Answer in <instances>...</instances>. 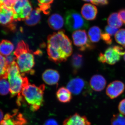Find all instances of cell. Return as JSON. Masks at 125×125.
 <instances>
[{
  "label": "cell",
  "instance_id": "1",
  "mask_svg": "<svg viewBox=\"0 0 125 125\" xmlns=\"http://www.w3.org/2000/svg\"><path fill=\"white\" fill-rule=\"evenodd\" d=\"M47 48L59 54L63 62L67 60L73 52L71 41L65 34L63 30L48 36Z\"/></svg>",
  "mask_w": 125,
  "mask_h": 125
},
{
  "label": "cell",
  "instance_id": "2",
  "mask_svg": "<svg viewBox=\"0 0 125 125\" xmlns=\"http://www.w3.org/2000/svg\"><path fill=\"white\" fill-rule=\"evenodd\" d=\"M33 53L30 49L28 45L24 41L22 40L18 43L14 54L23 76L25 74H33L35 73L33 69L35 65Z\"/></svg>",
  "mask_w": 125,
  "mask_h": 125
},
{
  "label": "cell",
  "instance_id": "3",
  "mask_svg": "<svg viewBox=\"0 0 125 125\" xmlns=\"http://www.w3.org/2000/svg\"><path fill=\"white\" fill-rule=\"evenodd\" d=\"M45 86L43 84L37 86L29 84L23 88L21 94L32 111L38 110L43 103Z\"/></svg>",
  "mask_w": 125,
  "mask_h": 125
},
{
  "label": "cell",
  "instance_id": "4",
  "mask_svg": "<svg viewBox=\"0 0 125 125\" xmlns=\"http://www.w3.org/2000/svg\"><path fill=\"white\" fill-rule=\"evenodd\" d=\"M20 72L18 64L15 61L9 66L7 78L10 86L11 97L21 94L23 88L30 83L28 78L24 77Z\"/></svg>",
  "mask_w": 125,
  "mask_h": 125
},
{
  "label": "cell",
  "instance_id": "5",
  "mask_svg": "<svg viewBox=\"0 0 125 125\" xmlns=\"http://www.w3.org/2000/svg\"><path fill=\"white\" fill-rule=\"evenodd\" d=\"M66 28L70 32L87 29L89 24L80 14L74 10L66 11L65 15Z\"/></svg>",
  "mask_w": 125,
  "mask_h": 125
},
{
  "label": "cell",
  "instance_id": "6",
  "mask_svg": "<svg viewBox=\"0 0 125 125\" xmlns=\"http://www.w3.org/2000/svg\"><path fill=\"white\" fill-rule=\"evenodd\" d=\"M72 38L74 45L80 51L92 50L95 47L88 38L85 30H80L74 31Z\"/></svg>",
  "mask_w": 125,
  "mask_h": 125
},
{
  "label": "cell",
  "instance_id": "7",
  "mask_svg": "<svg viewBox=\"0 0 125 125\" xmlns=\"http://www.w3.org/2000/svg\"><path fill=\"white\" fill-rule=\"evenodd\" d=\"M14 12L12 7L1 4L0 8V24L14 29Z\"/></svg>",
  "mask_w": 125,
  "mask_h": 125
},
{
  "label": "cell",
  "instance_id": "8",
  "mask_svg": "<svg viewBox=\"0 0 125 125\" xmlns=\"http://www.w3.org/2000/svg\"><path fill=\"white\" fill-rule=\"evenodd\" d=\"M67 88L74 95H79L85 90H90L89 85L87 81L79 77L71 79L67 83Z\"/></svg>",
  "mask_w": 125,
  "mask_h": 125
},
{
  "label": "cell",
  "instance_id": "9",
  "mask_svg": "<svg viewBox=\"0 0 125 125\" xmlns=\"http://www.w3.org/2000/svg\"><path fill=\"white\" fill-rule=\"evenodd\" d=\"M125 52L123 48L120 46L109 47L104 54L106 62L109 64H114L120 60L121 56L124 55Z\"/></svg>",
  "mask_w": 125,
  "mask_h": 125
},
{
  "label": "cell",
  "instance_id": "10",
  "mask_svg": "<svg viewBox=\"0 0 125 125\" xmlns=\"http://www.w3.org/2000/svg\"><path fill=\"white\" fill-rule=\"evenodd\" d=\"M26 123L22 115L19 113L17 110H15L12 114L8 113L5 115L0 125H24Z\"/></svg>",
  "mask_w": 125,
  "mask_h": 125
},
{
  "label": "cell",
  "instance_id": "11",
  "mask_svg": "<svg viewBox=\"0 0 125 125\" xmlns=\"http://www.w3.org/2000/svg\"><path fill=\"white\" fill-rule=\"evenodd\" d=\"M125 89V85L123 82L120 81H115L108 85L106 94L110 98L114 99L123 93Z\"/></svg>",
  "mask_w": 125,
  "mask_h": 125
},
{
  "label": "cell",
  "instance_id": "12",
  "mask_svg": "<svg viewBox=\"0 0 125 125\" xmlns=\"http://www.w3.org/2000/svg\"><path fill=\"white\" fill-rule=\"evenodd\" d=\"M43 80L48 85H52L58 84L60 79V75L57 71L47 69L42 74Z\"/></svg>",
  "mask_w": 125,
  "mask_h": 125
},
{
  "label": "cell",
  "instance_id": "13",
  "mask_svg": "<svg viewBox=\"0 0 125 125\" xmlns=\"http://www.w3.org/2000/svg\"><path fill=\"white\" fill-rule=\"evenodd\" d=\"M81 13L83 18L86 20H94L97 17V9L96 6L92 4H85L82 7Z\"/></svg>",
  "mask_w": 125,
  "mask_h": 125
},
{
  "label": "cell",
  "instance_id": "14",
  "mask_svg": "<svg viewBox=\"0 0 125 125\" xmlns=\"http://www.w3.org/2000/svg\"><path fill=\"white\" fill-rule=\"evenodd\" d=\"M106 81L101 75L96 74L92 76L90 81V85L92 89L96 92H101L104 89Z\"/></svg>",
  "mask_w": 125,
  "mask_h": 125
},
{
  "label": "cell",
  "instance_id": "15",
  "mask_svg": "<svg viewBox=\"0 0 125 125\" xmlns=\"http://www.w3.org/2000/svg\"><path fill=\"white\" fill-rule=\"evenodd\" d=\"M62 125H91V123L86 117L75 113L65 119Z\"/></svg>",
  "mask_w": 125,
  "mask_h": 125
},
{
  "label": "cell",
  "instance_id": "16",
  "mask_svg": "<svg viewBox=\"0 0 125 125\" xmlns=\"http://www.w3.org/2000/svg\"><path fill=\"white\" fill-rule=\"evenodd\" d=\"M48 23L52 29L55 30H59L64 25V19L62 16L59 14H53L48 18Z\"/></svg>",
  "mask_w": 125,
  "mask_h": 125
},
{
  "label": "cell",
  "instance_id": "17",
  "mask_svg": "<svg viewBox=\"0 0 125 125\" xmlns=\"http://www.w3.org/2000/svg\"><path fill=\"white\" fill-rule=\"evenodd\" d=\"M41 12L39 7L33 10L29 16L25 20V24L28 26H33L39 23L41 19Z\"/></svg>",
  "mask_w": 125,
  "mask_h": 125
},
{
  "label": "cell",
  "instance_id": "18",
  "mask_svg": "<svg viewBox=\"0 0 125 125\" xmlns=\"http://www.w3.org/2000/svg\"><path fill=\"white\" fill-rule=\"evenodd\" d=\"M84 58L83 55L79 53L74 54L71 57V65L74 74H76L83 67Z\"/></svg>",
  "mask_w": 125,
  "mask_h": 125
},
{
  "label": "cell",
  "instance_id": "19",
  "mask_svg": "<svg viewBox=\"0 0 125 125\" xmlns=\"http://www.w3.org/2000/svg\"><path fill=\"white\" fill-rule=\"evenodd\" d=\"M56 95L58 101L62 103L70 102L72 98L71 93L64 87L60 88L57 92Z\"/></svg>",
  "mask_w": 125,
  "mask_h": 125
},
{
  "label": "cell",
  "instance_id": "20",
  "mask_svg": "<svg viewBox=\"0 0 125 125\" xmlns=\"http://www.w3.org/2000/svg\"><path fill=\"white\" fill-rule=\"evenodd\" d=\"M14 49L13 44L9 40H3L0 42V54L7 56L10 55Z\"/></svg>",
  "mask_w": 125,
  "mask_h": 125
},
{
  "label": "cell",
  "instance_id": "21",
  "mask_svg": "<svg viewBox=\"0 0 125 125\" xmlns=\"http://www.w3.org/2000/svg\"><path fill=\"white\" fill-rule=\"evenodd\" d=\"M102 33L101 29L97 26H94L90 29L88 32V35L92 42L96 43L99 42Z\"/></svg>",
  "mask_w": 125,
  "mask_h": 125
},
{
  "label": "cell",
  "instance_id": "22",
  "mask_svg": "<svg viewBox=\"0 0 125 125\" xmlns=\"http://www.w3.org/2000/svg\"><path fill=\"white\" fill-rule=\"evenodd\" d=\"M108 24L112 27L119 28L123 25V22L120 19L118 13H113L109 15L107 19Z\"/></svg>",
  "mask_w": 125,
  "mask_h": 125
},
{
  "label": "cell",
  "instance_id": "23",
  "mask_svg": "<svg viewBox=\"0 0 125 125\" xmlns=\"http://www.w3.org/2000/svg\"><path fill=\"white\" fill-rule=\"evenodd\" d=\"M9 66L5 57L0 54V79L7 78Z\"/></svg>",
  "mask_w": 125,
  "mask_h": 125
},
{
  "label": "cell",
  "instance_id": "24",
  "mask_svg": "<svg viewBox=\"0 0 125 125\" xmlns=\"http://www.w3.org/2000/svg\"><path fill=\"white\" fill-rule=\"evenodd\" d=\"M41 11L46 15H49L51 11V4L54 0H37Z\"/></svg>",
  "mask_w": 125,
  "mask_h": 125
},
{
  "label": "cell",
  "instance_id": "25",
  "mask_svg": "<svg viewBox=\"0 0 125 125\" xmlns=\"http://www.w3.org/2000/svg\"><path fill=\"white\" fill-rule=\"evenodd\" d=\"M10 83L5 79H0V94L7 95L10 92Z\"/></svg>",
  "mask_w": 125,
  "mask_h": 125
},
{
  "label": "cell",
  "instance_id": "26",
  "mask_svg": "<svg viewBox=\"0 0 125 125\" xmlns=\"http://www.w3.org/2000/svg\"><path fill=\"white\" fill-rule=\"evenodd\" d=\"M111 125H125V117L122 114L113 115L111 121Z\"/></svg>",
  "mask_w": 125,
  "mask_h": 125
},
{
  "label": "cell",
  "instance_id": "27",
  "mask_svg": "<svg viewBox=\"0 0 125 125\" xmlns=\"http://www.w3.org/2000/svg\"><path fill=\"white\" fill-rule=\"evenodd\" d=\"M115 40L118 44L124 45L125 44V29L118 30L115 35Z\"/></svg>",
  "mask_w": 125,
  "mask_h": 125
},
{
  "label": "cell",
  "instance_id": "28",
  "mask_svg": "<svg viewBox=\"0 0 125 125\" xmlns=\"http://www.w3.org/2000/svg\"><path fill=\"white\" fill-rule=\"evenodd\" d=\"M101 38L107 45H111L112 43V39L111 38V37L109 34L106 32H103L102 33Z\"/></svg>",
  "mask_w": 125,
  "mask_h": 125
},
{
  "label": "cell",
  "instance_id": "29",
  "mask_svg": "<svg viewBox=\"0 0 125 125\" xmlns=\"http://www.w3.org/2000/svg\"><path fill=\"white\" fill-rule=\"evenodd\" d=\"M105 32L108 34L110 36L115 35L117 32L118 31V28L112 27L109 25H107L105 27Z\"/></svg>",
  "mask_w": 125,
  "mask_h": 125
},
{
  "label": "cell",
  "instance_id": "30",
  "mask_svg": "<svg viewBox=\"0 0 125 125\" xmlns=\"http://www.w3.org/2000/svg\"><path fill=\"white\" fill-rule=\"evenodd\" d=\"M6 60L8 65H10L13 62L16 60V57L14 55V52L11 53L10 55L6 56L5 57Z\"/></svg>",
  "mask_w": 125,
  "mask_h": 125
},
{
  "label": "cell",
  "instance_id": "31",
  "mask_svg": "<svg viewBox=\"0 0 125 125\" xmlns=\"http://www.w3.org/2000/svg\"><path fill=\"white\" fill-rule=\"evenodd\" d=\"M108 0H93L91 2L96 5H106L108 4Z\"/></svg>",
  "mask_w": 125,
  "mask_h": 125
},
{
  "label": "cell",
  "instance_id": "32",
  "mask_svg": "<svg viewBox=\"0 0 125 125\" xmlns=\"http://www.w3.org/2000/svg\"><path fill=\"white\" fill-rule=\"evenodd\" d=\"M118 108L122 114L125 115V99L121 101L118 105Z\"/></svg>",
  "mask_w": 125,
  "mask_h": 125
},
{
  "label": "cell",
  "instance_id": "33",
  "mask_svg": "<svg viewBox=\"0 0 125 125\" xmlns=\"http://www.w3.org/2000/svg\"><path fill=\"white\" fill-rule=\"evenodd\" d=\"M16 0H0V2L8 7H12Z\"/></svg>",
  "mask_w": 125,
  "mask_h": 125
},
{
  "label": "cell",
  "instance_id": "34",
  "mask_svg": "<svg viewBox=\"0 0 125 125\" xmlns=\"http://www.w3.org/2000/svg\"><path fill=\"white\" fill-rule=\"evenodd\" d=\"M118 13L121 20L123 23L125 24V9L120 10Z\"/></svg>",
  "mask_w": 125,
  "mask_h": 125
},
{
  "label": "cell",
  "instance_id": "35",
  "mask_svg": "<svg viewBox=\"0 0 125 125\" xmlns=\"http://www.w3.org/2000/svg\"><path fill=\"white\" fill-rule=\"evenodd\" d=\"M44 125H58V123L55 120L53 119H49L45 122Z\"/></svg>",
  "mask_w": 125,
  "mask_h": 125
},
{
  "label": "cell",
  "instance_id": "36",
  "mask_svg": "<svg viewBox=\"0 0 125 125\" xmlns=\"http://www.w3.org/2000/svg\"><path fill=\"white\" fill-rule=\"evenodd\" d=\"M98 60L102 63H105L106 62V58H105L104 54L101 52L99 55Z\"/></svg>",
  "mask_w": 125,
  "mask_h": 125
},
{
  "label": "cell",
  "instance_id": "37",
  "mask_svg": "<svg viewBox=\"0 0 125 125\" xmlns=\"http://www.w3.org/2000/svg\"><path fill=\"white\" fill-rule=\"evenodd\" d=\"M3 113L1 109H0V122L2 120L3 118Z\"/></svg>",
  "mask_w": 125,
  "mask_h": 125
},
{
  "label": "cell",
  "instance_id": "38",
  "mask_svg": "<svg viewBox=\"0 0 125 125\" xmlns=\"http://www.w3.org/2000/svg\"><path fill=\"white\" fill-rule=\"evenodd\" d=\"M83 0L84 1H87V2H89V1H90V2H91L93 0Z\"/></svg>",
  "mask_w": 125,
  "mask_h": 125
},
{
  "label": "cell",
  "instance_id": "39",
  "mask_svg": "<svg viewBox=\"0 0 125 125\" xmlns=\"http://www.w3.org/2000/svg\"><path fill=\"white\" fill-rule=\"evenodd\" d=\"M123 58H124V60H125V54H124V57H123Z\"/></svg>",
  "mask_w": 125,
  "mask_h": 125
},
{
  "label": "cell",
  "instance_id": "40",
  "mask_svg": "<svg viewBox=\"0 0 125 125\" xmlns=\"http://www.w3.org/2000/svg\"><path fill=\"white\" fill-rule=\"evenodd\" d=\"M1 3L0 2V7H1Z\"/></svg>",
  "mask_w": 125,
  "mask_h": 125
},
{
  "label": "cell",
  "instance_id": "41",
  "mask_svg": "<svg viewBox=\"0 0 125 125\" xmlns=\"http://www.w3.org/2000/svg\"><path fill=\"white\" fill-rule=\"evenodd\" d=\"M123 47H124L125 48V45H123Z\"/></svg>",
  "mask_w": 125,
  "mask_h": 125
}]
</instances>
